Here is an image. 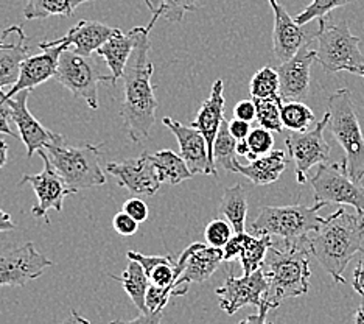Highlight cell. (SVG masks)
I'll use <instances>...</instances> for the list:
<instances>
[{
  "mask_svg": "<svg viewBox=\"0 0 364 324\" xmlns=\"http://www.w3.org/2000/svg\"><path fill=\"white\" fill-rule=\"evenodd\" d=\"M123 211L129 214L131 217L137 220L139 223H144L148 219V214H150V209H148L146 203L137 197L129 198L128 202L123 204Z\"/></svg>",
  "mask_w": 364,
  "mask_h": 324,
  "instance_id": "cell-41",
  "label": "cell"
},
{
  "mask_svg": "<svg viewBox=\"0 0 364 324\" xmlns=\"http://www.w3.org/2000/svg\"><path fill=\"white\" fill-rule=\"evenodd\" d=\"M267 288V278L262 268H259L250 274H243L242 278L229 274L225 286L215 290V293L220 298L221 310L228 315H235L245 305L260 307Z\"/></svg>",
  "mask_w": 364,
  "mask_h": 324,
  "instance_id": "cell-15",
  "label": "cell"
},
{
  "mask_svg": "<svg viewBox=\"0 0 364 324\" xmlns=\"http://www.w3.org/2000/svg\"><path fill=\"white\" fill-rule=\"evenodd\" d=\"M31 90H22L14 97H5L4 90H0V98L10 108L11 120L16 123L19 132V139L27 147V156L31 157L39 148H46L48 144L53 142L58 136L56 132L44 128L39 120L35 119L27 106V100Z\"/></svg>",
  "mask_w": 364,
  "mask_h": 324,
  "instance_id": "cell-16",
  "label": "cell"
},
{
  "mask_svg": "<svg viewBox=\"0 0 364 324\" xmlns=\"http://www.w3.org/2000/svg\"><path fill=\"white\" fill-rule=\"evenodd\" d=\"M157 18H151L146 27H136V46L129 56L123 80V102L120 117L128 131L132 142L150 136V131L156 122V111L159 102L154 95V85H151L153 64L148 60L150 55V31L153 30Z\"/></svg>",
  "mask_w": 364,
  "mask_h": 324,
  "instance_id": "cell-1",
  "label": "cell"
},
{
  "mask_svg": "<svg viewBox=\"0 0 364 324\" xmlns=\"http://www.w3.org/2000/svg\"><path fill=\"white\" fill-rule=\"evenodd\" d=\"M316 61V50L304 44L299 52L277 68L280 89L279 94L284 102H302L310 93V69Z\"/></svg>",
  "mask_w": 364,
  "mask_h": 324,
  "instance_id": "cell-17",
  "label": "cell"
},
{
  "mask_svg": "<svg viewBox=\"0 0 364 324\" xmlns=\"http://www.w3.org/2000/svg\"><path fill=\"white\" fill-rule=\"evenodd\" d=\"M316 61L328 73L350 72L364 78V55L361 38L353 36L346 21L335 22L330 16L319 18L316 35Z\"/></svg>",
  "mask_w": 364,
  "mask_h": 324,
  "instance_id": "cell-5",
  "label": "cell"
},
{
  "mask_svg": "<svg viewBox=\"0 0 364 324\" xmlns=\"http://www.w3.org/2000/svg\"><path fill=\"white\" fill-rule=\"evenodd\" d=\"M128 259L137 261L142 265L148 279L153 286L165 288V292L173 299V284L181 276L184 268V259L179 257L178 262H173L170 256H145L137 251H128Z\"/></svg>",
  "mask_w": 364,
  "mask_h": 324,
  "instance_id": "cell-24",
  "label": "cell"
},
{
  "mask_svg": "<svg viewBox=\"0 0 364 324\" xmlns=\"http://www.w3.org/2000/svg\"><path fill=\"white\" fill-rule=\"evenodd\" d=\"M282 123L284 128L289 131H307L310 125L314 122V114L304 102H284L282 110Z\"/></svg>",
  "mask_w": 364,
  "mask_h": 324,
  "instance_id": "cell-35",
  "label": "cell"
},
{
  "mask_svg": "<svg viewBox=\"0 0 364 324\" xmlns=\"http://www.w3.org/2000/svg\"><path fill=\"white\" fill-rule=\"evenodd\" d=\"M271 246V236H254L246 232L243 249L242 253H240V263H242L243 267V273L250 274L255 270H259Z\"/></svg>",
  "mask_w": 364,
  "mask_h": 324,
  "instance_id": "cell-31",
  "label": "cell"
},
{
  "mask_svg": "<svg viewBox=\"0 0 364 324\" xmlns=\"http://www.w3.org/2000/svg\"><path fill=\"white\" fill-rule=\"evenodd\" d=\"M364 215L339 207L324 217L309 234L311 256L322 265L335 284H346L344 270L357 253H364Z\"/></svg>",
  "mask_w": 364,
  "mask_h": 324,
  "instance_id": "cell-3",
  "label": "cell"
},
{
  "mask_svg": "<svg viewBox=\"0 0 364 324\" xmlns=\"http://www.w3.org/2000/svg\"><path fill=\"white\" fill-rule=\"evenodd\" d=\"M250 123L251 122H246V120L234 117L232 120L229 122V130H230V132H232V136L237 140H245V139H247V136H250V132H251V125Z\"/></svg>",
  "mask_w": 364,
  "mask_h": 324,
  "instance_id": "cell-45",
  "label": "cell"
},
{
  "mask_svg": "<svg viewBox=\"0 0 364 324\" xmlns=\"http://www.w3.org/2000/svg\"><path fill=\"white\" fill-rule=\"evenodd\" d=\"M220 214L225 215L228 221L232 224L235 232H245L246 214H247V199L245 187L235 184L228 187L221 197Z\"/></svg>",
  "mask_w": 364,
  "mask_h": 324,
  "instance_id": "cell-29",
  "label": "cell"
},
{
  "mask_svg": "<svg viewBox=\"0 0 364 324\" xmlns=\"http://www.w3.org/2000/svg\"><path fill=\"white\" fill-rule=\"evenodd\" d=\"M5 44V38L4 36H0V47H2Z\"/></svg>",
  "mask_w": 364,
  "mask_h": 324,
  "instance_id": "cell-51",
  "label": "cell"
},
{
  "mask_svg": "<svg viewBox=\"0 0 364 324\" xmlns=\"http://www.w3.org/2000/svg\"><path fill=\"white\" fill-rule=\"evenodd\" d=\"M151 160L162 182H168L171 186H176L181 184L182 181L193 177V173L190 172L184 157L170 148H164L156 152L154 155H151Z\"/></svg>",
  "mask_w": 364,
  "mask_h": 324,
  "instance_id": "cell-28",
  "label": "cell"
},
{
  "mask_svg": "<svg viewBox=\"0 0 364 324\" xmlns=\"http://www.w3.org/2000/svg\"><path fill=\"white\" fill-rule=\"evenodd\" d=\"M245 234L246 232H235V236L230 237L229 242L223 246V257H225V262L232 261L234 257H240V253H242L245 244Z\"/></svg>",
  "mask_w": 364,
  "mask_h": 324,
  "instance_id": "cell-42",
  "label": "cell"
},
{
  "mask_svg": "<svg viewBox=\"0 0 364 324\" xmlns=\"http://www.w3.org/2000/svg\"><path fill=\"white\" fill-rule=\"evenodd\" d=\"M181 257L184 259V268L173 284V298L184 296L188 292L190 284L208 281L218 270L221 262H225L223 248H215L200 242L187 246Z\"/></svg>",
  "mask_w": 364,
  "mask_h": 324,
  "instance_id": "cell-14",
  "label": "cell"
},
{
  "mask_svg": "<svg viewBox=\"0 0 364 324\" xmlns=\"http://www.w3.org/2000/svg\"><path fill=\"white\" fill-rule=\"evenodd\" d=\"M112 228L122 237H131V236H134L136 232L139 231V221L132 219L129 214H127L125 211L122 209L120 212H117V214L114 215Z\"/></svg>",
  "mask_w": 364,
  "mask_h": 324,
  "instance_id": "cell-40",
  "label": "cell"
},
{
  "mask_svg": "<svg viewBox=\"0 0 364 324\" xmlns=\"http://www.w3.org/2000/svg\"><path fill=\"white\" fill-rule=\"evenodd\" d=\"M247 145H250V153H247V160L255 161L259 156L269 153L272 147H274V137H272V131L259 127L254 128L250 136H247Z\"/></svg>",
  "mask_w": 364,
  "mask_h": 324,
  "instance_id": "cell-38",
  "label": "cell"
},
{
  "mask_svg": "<svg viewBox=\"0 0 364 324\" xmlns=\"http://www.w3.org/2000/svg\"><path fill=\"white\" fill-rule=\"evenodd\" d=\"M232 231L234 228L229 221L223 219H215L209 221V224L204 229L205 242H208V245L210 246L223 248L229 242V239L232 237Z\"/></svg>",
  "mask_w": 364,
  "mask_h": 324,
  "instance_id": "cell-39",
  "label": "cell"
},
{
  "mask_svg": "<svg viewBox=\"0 0 364 324\" xmlns=\"http://www.w3.org/2000/svg\"><path fill=\"white\" fill-rule=\"evenodd\" d=\"M109 75L98 70L95 61L90 56L80 55L70 48H65L60 55L55 80L68 88L75 98L86 100L90 110L97 111L98 106V81H107Z\"/></svg>",
  "mask_w": 364,
  "mask_h": 324,
  "instance_id": "cell-9",
  "label": "cell"
},
{
  "mask_svg": "<svg viewBox=\"0 0 364 324\" xmlns=\"http://www.w3.org/2000/svg\"><path fill=\"white\" fill-rule=\"evenodd\" d=\"M117 31L120 30L97 21H80L63 38H58L55 41H44V43L39 44V48L60 46L64 50L70 48L80 55L90 56Z\"/></svg>",
  "mask_w": 364,
  "mask_h": 324,
  "instance_id": "cell-18",
  "label": "cell"
},
{
  "mask_svg": "<svg viewBox=\"0 0 364 324\" xmlns=\"http://www.w3.org/2000/svg\"><path fill=\"white\" fill-rule=\"evenodd\" d=\"M111 279L120 282L123 290H125L127 295L131 298L132 304H134L139 309V312L144 315V318H140L139 321H145L148 317L146 293H148V288L151 286V282L148 279L142 265H140L137 261L129 259L128 267L125 271H123L122 276H114V274H111Z\"/></svg>",
  "mask_w": 364,
  "mask_h": 324,
  "instance_id": "cell-27",
  "label": "cell"
},
{
  "mask_svg": "<svg viewBox=\"0 0 364 324\" xmlns=\"http://www.w3.org/2000/svg\"><path fill=\"white\" fill-rule=\"evenodd\" d=\"M280 80L277 69L263 68L251 80L250 93L252 98H276L280 97Z\"/></svg>",
  "mask_w": 364,
  "mask_h": 324,
  "instance_id": "cell-36",
  "label": "cell"
},
{
  "mask_svg": "<svg viewBox=\"0 0 364 324\" xmlns=\"http://www.w3.org/2000/svg\"><path fill=\"white\" fill-rule=\"evenodd\" d=\"M44 161V170L36 174H22L21 181L18 182V187L23 184H30L35 190L38 197V204L31 207V214L35 217H43L47 223H50L48 217V211H56L58 214L63 212L64 198L72 195V189L65 184V181L58 170L53 167L52 162L44 152V148H39L36 152Z\"/></svg>",
  "mask_w": 364,
  "mask_h": 324,
  "instance_id": "cell-11",
  "label": "cell"
},
{
  "mask_svg": "<svg viewBox=\"0 0 364 324\" xmlns=\"http://www.w3.org/2000/svg\"><path fill=\"white\" fill-rule=\"evenodd\" d=\"M223 120H225V83H223V80H217L212 86L210 97L208 100H204L200 111L196 114V119L190 123L193 128L203 132L205 142H208V174H212V177H218L213 160V142Z\"/></svg>",
  "mask_w": 364,
  "mask_h": 324,
  "instance_id": "cell-19",
  "label": "cell"
},
{
  "mask_svg": "<svg viewBox=\"0 0 364 324\" xmlns=\"http://www.w3.org/2000/svg\"><path fill=\"white\" fill-rule=\"evenodd\" d=\"M8 162V144L4 139H0V169Z\"/></svg>",
  "mask_w": 364,
  "mask_h": 324,
  "instance_id": "cell-48",
  "label": "cell"
},
{
  "mask_svg": "<svg viewBox=\"0 0 364 324\" xmlns=\"http://www.w3.org/2000/svg\"><path fill=\"white\" fill-rule=\"evenodd\" d=\"M287 169L285 152L282 150H274V152L259 156L255 161H251L247 165L235 164V173L243 174L245 178L250 179L255 186H268L276 182L280 174Z\"/></svg>",
  "mask_w": 364,
  "mask_h": 324,
  "instance_id": "cell-26",
  "label": "cell"
},
{
  "mask_svg": "<svg viewBox=\"0 0 364 324\" xmlns=\"http://www.w3.org/2000/svg\"><path fill=\"white\" fill-rule=\"evenodd\" d=\"M327 113L330 114L328 130L336 142L341 145L350 177L355 181L364 178V136L352 103L349 89H338L328 97Z\"/></svg>",
  "mask_w": 364,
  "mask_h": 324,
  "instance_id": "cell-6",
  "label": "cell"
},
{
  "mask_svg": "<svg viewBox=\"0 0 364 324\" xmlns=\"http://www.w3.org/2000/svg\"><path fill=\"white\" fill-rule=\"evenodd\" d=\"M106 172L117 179L119 186L134 195H156L162 181L151 155L144 152L139 157L106 162Z\"/></svg>",
  "mask_w": 364,
  "mask_h": 324,
  "instance_id": "cell-13",
  "label": "cell"
},
{
  "mask_svg": "<svg viewBox=\"0 0 364 324\" xmlns=\"http://www.w3.org/2000/svg\"><path fill=\"white\" fill-rule=\"evenodd\" d=\"M94 2V0H28L23 8V18L47 19L50 16H72L73 11L82 4Z\"/></svg>",
  "mask_w": 364,
  "mask_h": 324,
  "instance_id": "cell-30",
  "label": "cell"
},
{
  "mask_svg": "<svg viewBox=\"0 0 364 324\" xmlns=\"http://www.w3.org/2000/svg\"><path fill=\"white\" fill-rule=\"evenodd\" d=\"M250 153V145H247V140H238L237 142V155L240 156H247Z\"/></svg>",
  "mask_w": 364,
  "mask_h": 324,
  "instance_id": "cell-49",
  "label": "cell"
},
{
  "mask_svg": "<svg viewBox=\"0 0 364 324\" xmlns=\"http://www.w3.org/2000/svg\"><path fill=\"white\" fill-rule=\"evenodd\" d=\"M324 206L326 203L322 202H316L313 206H264L259 211L257 219L251 223L250 232L254 236L280 237L288 242L305 239L324 219L319 215Z\"/></svg>",
  "mask_w": 364,
  "mask_h": 324,
  "instance_id": "cell-7",
  "label": "cell"
},
{
  "mask_svg": "<svg viewBox=\"0 0 364 324\" xmlns=\"http://www.w3.org/2000/svg\"><path fill=\"white\" fill-rule=\"evenodd\" d=\"M330 114L326 113L322 120L314 125L313 130L291 131L285 139V145L289 157L294 162L296 179L299 184L307 181V173L311 167L330 160V145L324 137V131L328 127Z\"/></svg>",
  "mask_w": 364,
  "mask_h": 324,
  "instance_id": "cell-10",
  "label": "cell"
},
{
  "mask_svg": "<svg viewBox=\"0 0 364 324\" xmlns=\"http://www.w3.org/2000/svg\"><path fill=\"white\" fill-rule=\"evenodd\" d=\"M136 46V30H129L127 35H123L122 30L115 33L106 43L97 50V55L102 56L107 68L111 70L109 78L107 81L111 83L112 86L117 85V81L123 78V73H125L127 64L129 61V56L134 50Z\"/></svg>",
  "mask_w": 364,
  "mask_h": 324,
  "instance_id": "cell-25",
  "label": "cell"
},
{
  "mask_svg": "<svg viewBox=\"0 0 364 324\" xmlns=\"http://www.w3.org/2000/svg\"><path fill=\"white\" fill-rule=\"evenodd\" d=\"M255 108H257V115L255 119L260 123V127L267 128L272 132H282L284 123H282V97L276 98H252Z\"/></svg>",
  "mask_w": 364,
  "mask_h": 324,
  "instance_id": "cell-34",
  "label": "cell"
},
{
  "mask_svg": "<svg viewBox=\"0 0 364 324\" xmlns=\"http://www.w3.org/2000/svg\"><path fill=\"white\" fill-rule=\"evenodd\" d=\"M353 323L364 324V299H363V304L358 307L357 312L353 315Z\"/></svg>",
  "mask_w": 364,
  "mask_h": 324,
  "instance_id": "cell-50",
  "label": "cell"
},
{
  "mask_svg": "<svg viewBox=\"0 0 364 324\" xmlns=\"http://www.w3.org/2000/svg\"><path fill=\"white\" fill-rule=\"evenodd\" d=\"M255 115H257V108H255L254 100H242L234 108V117L237 119L252 122Z\"/></svg>",
  "mask_w": 364,
  "mask_h": 324,
  "instance_id": "cell-43",
  "label": "cell"
},
{
  "mask_svg": "<svg viewBox=\"0 0 364 324\" xmlns=\"http://www.w3.org/2000/svg\"><path fill=\"white\" fill-rule=\"evenodd\" d=\"M43 53L28 56L23 60L21 66V73L18 81L10 88L5 97H14L16 94L22 93V90H33L36 86L43 85L47 80L55 78V73L58 69V61H60V55L63 52V47H47L41 48Z\"/></svg>",
  "mask_w": 364,
  "mask_h": 324,
  "instance_id": "cell-21",
  "label": "cell"
},
{
  "mask_svg": "<svg viewBox=\"0 0 364 324\" xmlns=\"http://www.w3.org/2000/svg\"><path fill=\"white\" fill-rule=\"evenodd\" d=\"M352 287L364 299V256H361L360 262L357 263V268L353 271V282Z\"/></svg>",
  "mask_w": 364,
  "mask_h": 324,
  "instance_id": "cell-46",
  "label": "cell"
},
{
  "mask_svg": "<svg viewBox=\"0 0 364 324\" xmlns=\"http://www.w3.org/2000/svg\"><path fill=\"white\" fill-rule=\"evenodd\" d=\"M11 123V114L10 108L0 98V135H6L11 137H19V132H14L10 127Z\"/></svg>",
  "mask_w": 364,
  "mask_h": 324,
  "instance_id": "cell-44",
  "label": "cell"
},
{
  "mask_svg": "<svg viewBox=\"0 0 364 324\" xmlns=\"http://www.w3.org/2000/svg\"><path fill=\"white\" fill-rule=\"evenodd\" d=\"M274 13V31H272V50L279 63H285L293 58L299 48L307 44V33L302 25L296 22L277 0H269Z\"/></svg>",
  "mask_w": 364,
  "mask_h": 324,
  "instance_id": "cell-20",
  "label": "cell"
},
{
  "mask_svg": "<svg viewBox=\"0 0 364 324\" xmlns=\"http://www.w3.org/2000/svg\"><path fill=\"white\" fill-rule=\"evenodd\" d=\"M353 2H357V0H311V4L296 16V22L299 25H305L313 19H319L322 16L330 14L339 6Z\"/></svg>",
  "mask_w": 364,
  "mask_h": 324,
  "instance_id": "cell-37",
  "label": "cell"
},
{
  "mask_svg": "<svg viewBox=\"0 0 364 324\" xmlns=\"http://www.w3.org/2000/svg\"><path fill=\"white\" fill-rule=\"evenodd\" d=\"M103 145L70 147L64 136L58 135L44 152L53 167L61 174L72 192L100 187L106 182V174L100 167V155Z\"/></svg>",
  "mask_w": 364,
  "mask_h": 324,
  "instance_id": "cell-4",
  "label": "cell"
},
{
  "mask_svg": "<svg viewBox=\"0 0 364 324\" xmlns=\"http://www.w3.org/2000/svg\"><path fill=\"white\" fill-rule=\"evenodd\" d=\"M53 262L31 242L0 253V287H23L38 279Z\"/></svg>",
  "mask_w": 364,
  "mask_h": 324,
  "instance_id": "cell-12",
  "label": "cell"
},
{
  "mask_svg": "<svg viewBox=\"0 0 364 324\" xmlns=\"http://www.w3.org/2000/svg\"><path fill=\"white\" fill-rule=\"evenodd\" d=\"M237 142L238 140L232 136L229 130V122L225 119L221 122V127L217 132L213 142V160L215 164H220L223 169L235 173L237 164Z\"/></svg>",
  "mask_w": 364,
  "mask_h": 324,
  "instance_id": "cell-32",
  "label": "cell"
},
{
  "mask_svg": "<svg viewBox=\"0 0 364 324\" xmlns=\"http://www.w3.org/2000/svg\"><path fill=\"white\" fill-rule=\"evenodd\" d=\"M5 44L0 47V90L13 86L19 78L21 66L28 58L27 35L21 25H11L2 31Z\"/></svg>",
  "mask_w": 364,
  "mask_h": 324,
  "instance_id": "cell-23",
  "label": "cell"
},
{
  "mask_svg": "<svg viewBox=\"0 0 364 324\" xmlns=\"http://www.w3.org/2000/svg\"><path fill=\"white\" fill-rule=\"evenodd\" d=\"M162 122L178 139L179 155L184 157L190 172L193 174H208L209 152L203 132L193 128L192 125L190 127L188 125H182L171 117H164Z\"/></svg>",
  "mask_w": 364,
  "mask_h": 324,
  "instance_id": "cell-22",
  "label": "cell"
},
{
  "mask_svg": "<svg viewBox=\"0 0 364 324\" xmlns=\"http://www.w3.org/2000/svg\"><path fill=\"white\" fill-rule=\"evenodd\" d=\"M310 256L309 237L291 242L282 240L280 245L272 244L260 267L267 278L268 288L259 307V315L247 317L243 323L263 324L268 312L277 309L285 299L307 295L311 278Z\"/></svg>",
  "mask_w": 364,
  "mask_h": 324,
  "instance_id": "cell-2",
  "label": "cell"
},
{
  "mask_svg": "<svg viewBox=\"0 0 364 324\" xmlns=\"http://www.w3.org/2000/svg\"><path fill=\"white\" fill-rule=\"evenodd\" d=\"M314 202L326 204H349L364 215V186L355 181L344 161L318 164V170L310 178Z\"/></svg>",
  "mask_w": 364,
  "mask_h": 324,
  "instance_id": "cell-8",
  "label": "cell"
},
{
  "mask_svg": "<svg viewBox=\"0 0 364 324\" xmlns=\"http://www.w3.org/2000/svg\"><path fill=\"white\" fill-rule=\"evenodd\" d=\"M16 229V224L11 220L10 215H8L4 209H0V232H6V231H13Z\"/></svg>",
  "mask_w": 364,
  "mask_h": 324,
  "instance_id": "cell-47",
  "label": "cell"
},
{
  "mask_svg": "<svg viewBox=\"0 0 364 324\" xmlns=\"http://www.w3.org/2000/svg\"><path fill=\"white\" fill-rule=\"evenodd\" d=\"M153 18H164L173 23H181L186 13L196 11L200 0H145Z\"/></svg>",
  "mask_w": 364,
  "mask_h": 324,
  "instance_id": "cell-33",
  "label": "cell"
}]
</instances>
